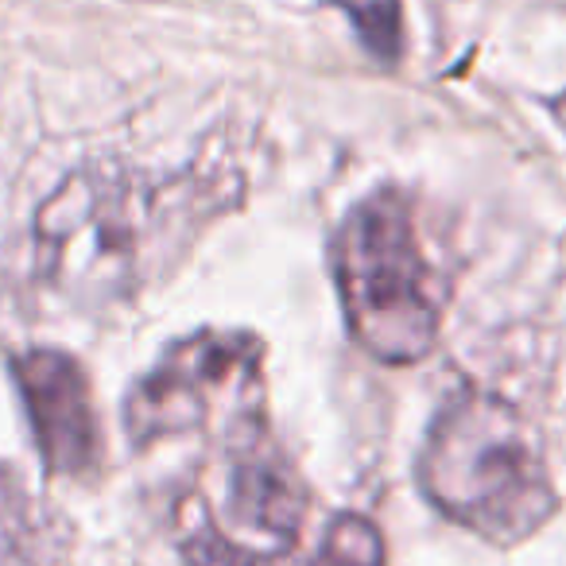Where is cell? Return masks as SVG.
I'll return each mask as SVG.
<instances>
[{
  "label": "cell",
  "mask_w": 566,
  "mask_h": 566,
  "mask_svg": "<svg viewBox=\"0 0 566 566\" xmlns=\"http://www.w3.org/2000/svg\"><path fill=\"white\" fill-rule=\"evenodd\" d=\"M416 473L442 516L489 543L527 539L558 504L539 431L493 392H462L434 416Z\"/></svg>",
  "instance_id": "cell-1"
},
{
  "label": "cell",
  "mask_w": 566,
  "mask_h": 566,
  "mask_svg": "<svg viewBox=\"0 0 566 566\" xmlns=\"http://www.w3.org/2000/svg\"><path fill=\"white\" fill-rule=\"evenodd\" d=\"M334 287L349 338L385 365H416L439 342L447 283L419 241L416 206L403 190L365 195L331 244Z\"/></svg>",
  "instance_id": "cell-2"
},
{
  "label": "cell",
  "mask_w": 566,
  "mask_h": 566,
  "mask_svg": "<svg viewBox=\"0 0 566 566\" xmlns=\"http://www.w3.org/2000/svg\"><path fill=\"white\" fill-rule=\"evenodd\" d=\"M151 190L109 171L71 175L40 210V264L71 295H117L136 280Z\"/></svg>",
  "instance_id": "cell-3"
},
{
  "label": "cell",
  "mask_w": 566,
  "mask_h": 566,
  "mask_svg": "<svg viewBox=\"0 0 566 566\" xmlns=\"http://www.w3.org/2000/svg\"><path fill=\"white\" fill-rule=\"evenodd\" d=\"M260 361L264 342L249 331H198L171 342L128 392L125 427L133 442L144 447L198 427L221 396L256 388Z\"/></svg>",
  "instance_id": "cell-4"
},
{
  "label": "cell",
  "mask_w": 566,
  "mask_h": 566,
  "mask_svg": "<svg viewBox=\"0 0 566 566\" xmlns=\"http://www.w3.org/2000/svg\"><path fill=\"white\" fill-rule=\"evenodd\" d=\"M12 373L48 470L63 478H82L94 470L102 458V431L82 365L59 349H32L17 357Z\"/></svg>",
  "instance_id": "cell-5"
},
{
  "label": "cell",
  "mask_w": 566,
  "mask_h": 566,
  "mask_svg": "<svg viewBox=\"0 0 566 566\" xmlns=\"http://www.w3.org/2000/svg\"><path fill=\"white\" fill-rule=\"evenodd\" d=\"M229 516L275 543H292L307 516L303 481L260 434L237 447L229 462Z\"/></svg>",
  "instance_id": "cell-6"
},
{
  "label": "cell",
  "mask_w": 566,
  "mask_h": 566,
  "mask_svg": "<svg viewBox=\"0 0 566 566\" xmlns=\"http://www.w3.org/2000/svg\"><path fill=\"white\" fill-rule=\"evenodd\" d=\"M334 9L349 20L361 48L377 63H400L408 51V28H403L400 0H331Z\"/></svg>",
  "instance_id": "cell-7"
},
{
  "label": "cell",
  "mask_w": 566,
  "mask_h": 566,
  "mask_svg": "<svg viewBox=\"0 0 566 566\" xmlns=\"http://www.w3.org/2000/svg\"><path fill=\"white\" fill-rule=\"evenodd\" d=\"M315 566H385V539L365 516H334Z\"/></svg>",
  "instance_id": "cell-8"
}]
</instances>
